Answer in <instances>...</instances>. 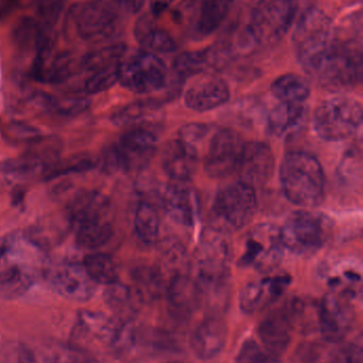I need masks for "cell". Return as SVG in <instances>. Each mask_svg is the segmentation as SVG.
<instances>
[{
	"label": "cell",
	"instance_id": "1",
	"mask_svg": "<svg viewBox=\"0 0 363 363\" xmlns=\"http://www.w3.org/2000/svg\"><path fill=\"white\" fill-rule=\"evenodd\" d=\"M46 250L27 232L0 238V298L12 300L31 289L46 270Z\"/></svg>",
	"mask_w": 363,
	"mask_h": 363
},
{
	"label": "cell",
	"instance_id": "2",
	"mask_svg": "<svg viewBox=\"0 0 363 363\" xmlns=\"http://www.w3.org/2000/svg\"><path fill=\"white\" fill-rule=\"evenodd\" d=\"M362 42L337 34L335 44L305 72L324 89L345 91L362 83Z\"/></svg>",
	"mask_w": 363,
	"mask_h": 363
},
{
	"label": "cell",
	"instance_id": "3",
	"mask_svg": "<svg viewBox=\"0 0 363 363\" xmlns=\"http://www.w3.org/2000/svg\"><path fill=\"white\" fill-rule=\"evenodd\" d=\"M283 194L292 204L315 207L325 196V177L320 162L303 151L289 152L279 169Z\"/></svg>",
	"mask_w": 363,
	"mask_h": 363
},
{
	"label": "cell",
	"instance_id": "4",
	"mask_svg": "<svg viewBox=\"0 0 363 363\" xmlns=\"http://www.w3.org/2000/svg\"><path fill=\"white\" fill-rule=\"evenodd\" d=\"M332 224L330 218L319 211H294L281 228L285 249L298 256H311L330 240Z\"/></svg>",
	"mask_w": 363,
	"mask_h": 363
},
{
	"label": "cell",
	"instance_id": "5",
	"mask_svg": "<svg viewBox=\"0 0 363 363\" xmlns=\"http://www.w3.org/2000/svg\"><path fill=\"white\" fill-rule=\"evenodd\" d=\"M68 25L83 42H109L119 33L121 17L117 8L104 0L80 2L67 14Z\"/></svg>",
	"mask_w": 363,
	"mask_h": 363
},
{
	"label": "cell",
	"instance_id": "6",
	"mask_svg": "<svg viewBox=\"0 0 363 363\" xmlns=\"http://www.w3.org/2000/svg\"><path fill=\"white\" fill-rule=\"evenodd\" d=\"M362 106L349 97H334L322 102L313 114V129L326 142L352 138L362 123Z\"/></svg>",
	"mask_w": 363,
	"mask_h": 363
},
{
	"label": "cell",
	"instance_id": "7",
	"mask_svg": "<svg viewBox=\"0 0 363 363\" xmlns=\"http://www.w3.org/2000/svg\"><path fill=\"white\" fill-rule=\"evenodd\" d=\"M158 140L157 133L151 125L132 128L107 151L104 167L110 172H121L142 169L155 155Z\"/></svg>",
	"mask_w": 363,
	"mask_h": 363
},
{
	"label": "cell",
	"instance_id": "8",
	"mask_svg": "<svg viewBox=\"0 0 363 363\" xmlns=\"http://www.w3.org/2000/svg\"><path fill=\"white\" fill-rule=\"evenodd\" d=\"M296 0H257L249 19V38L261 46L281 42L296 19Z\"/></svg>",
	"mask_w": 363,
	"mask_h": 363
},
{
	"label": "cell",
	"instance_id": "9",
	"mask_svg": "<svg viewBox=\"0 0 363 363\" xmlns=\"http://www.w3.org/2000/svg\"><path fill=\"white\" fill-rule=\"evenodd\" d=\"M336 27L330 17L319 9L311 8L303 13L293 34L298 61L307 68L336 42Z\"/></svg>",
	"mask_w": 363,
	"mask_h": 363
},
{
	"label": "cell",
	"instance_id": "10",
	"mask_svg": "<svg viewBox=\"0 0 363 363\" xmlns=\"http://www.w3.org/2000/svg\"><path fill=\"white\" fill-rule=\"evenodd\" d=\"M258 209L256 189L243 182L230 184L217 192L213 202V225L230 233L251 223Z\"/></svg>",
	"mask_w": 363,
	"mask_h": 363
},
{
	"label": "cell",
	"instance_id": "11",
	"mask_svg": "<svg viewBox=\"0 0 363 363\" xmlns=\"http://www.w3.org/2000/svg\"><path fill=\"white\" fill-rule=\"evenodd\" d=\"M232 241L229 233L210 225L200 235L193 254V277L197 279H219L229 277Z\"/></svg>",
	"mask_w": 363,
	"mask_h": 363
},
{
	"label": "cell",
	"instance_id": "12",
	"mask_svg": "<svg viewBox=\"0 0 363 363\" xmlns=\"http://www.w3.org/2000/svg\"><path fill=\"white\" fill-rule=\"evenodd\" d=\"M283 250L281 228L271 223L258 224L247 234L239 264L258 272H273L283 260Z\"/></svg>",
	"mask_w": 363,
	"mask_h": 363
},
{
	"label": "cell",
	"instance_id": "13",
	"mask_svg": "<svg viewBox=\"0 0 363 363\" xmlns=\"http://www.w3.org/2000/svg\"><path fill=\"white\" fill-rule=\"evenodd\" d=\"M234 0H183L175 9V21L193 38H202L219 29Z\"/></svg>",
	"mask_w": 363,
	"mask_h": 363
},
{
	"label": "cell",
	"instance_id": "14",
	"mask_svg": "<svg viewBox=\"0 0 363 363\" xmlns=\"http://www.w3.org/2000/svg\"><path fill=\"white\" fill-rule=\"evenodd\" d=\"M168 80V68L156 53L141 50L124 57L119 82L136 94H151L163 89Z\"/></svg>",
	"mask_w": 363,
	"mask_h": 363
},
{
	"label": "cell",
	"instance_id": "15",
	"mask_svg": "<svg viewBox=\"0 0 363 363\" xmlns=\"http://www.w3.org/2000/svg\"><path fill=\"white\" fill-rule=\"evenodd\" d=\"M304 302L292 300L272 309L258 325L260 343L281 357L291 345L298 318L304 313Z\"/></svg>",
	"mask_w": 363,
	"mask_h": 363
},
{
	"label": "cell",
	"instance_id": "16",
	"mask_svg": "<svg viewBox=\"0 0 363 363\" xmlns=\"http://www.w3.org/2000/svg\"><path fill=\"white\" fill-rule=\"evenodd\" d=\"M244 140L232 129L215 131L209 140L204 160V168L210 178L223 179L237 172Z\"/></svg>",
	"mask_w": 363,
	"mask_h": 363
},
{
	"label": "cell",
	"instance_id": "17",
	"mask_svg": "<svg viewBox=\"0 0 363 363\" xmlns=\"http://www.w3.org/2000/svg\"><path fill=\"white\" fill-rule=\"evenodd\" d=\"M354 301L345 294L330 290L318 305V322L326 340L340 342L353 330L356 320Z\"/></svg>",
	"mask_w": 363,
	"mask_h": 363
},
{
	"label": "cell",
	"instance_id": "18",
	"mask_svg": "<svg viewBox=\"0 0 363 363\" xmlns=\"http://www.w3.org/2000/svg\"><path fill=\"white\" fill-rule=\"evenodd\" d=\"M50 287L59 296L74 302H87L96 292V284L87 274L83 264L78 262H61L47 266L44 272Z\"/></svg>",
	"mask_w": 363,
	"mask_h": 363
},
{
	"label": "cell",
	"instance_id": "19",
	"mask_svg": "<svg viewBox=\"0 0 363 363\" xmlns=\"http://www.w3.org/2000/svg\"><path fill=\"white\" fill-rule=\"evenodd\" d=\"M78 69L72 53L55 50L48 40L36 49L32 76L36 81L47 84H59L70 79Z\"/></svg>",
	"mask_w": 363,
	"mask_h": 363
},
{
	"label": "cell",
	"instance_id": "20",
	"mask_svg": "<svg viewBox=\"0 0 363 363\" xmlns=\"http://www.w3.org/2000/svg\"><path fill=\"white\" fill-rule=\"evenodd\" d=\"M290 284L291 277L287 274L269 275L251 281L241 291V311L247 315L264 311L285 294Z\"/></svg>",
	"mask_w": 363,
	"mask_h": 363
},
{
	"label": "cell",
	"instance_id": "21",
	"mask_svg": "<svg viewBox=\"0 0 363 363\" xmlns=\"http://www.w3.org/2000/svg\"><path fill=\"white\" fill-rule=\"evenodd\" d=\"M275 157L272 149L261 142L245 143L237 172L241 182L256 189L272 179Z\"/></svg>",
	"mask_w": 363,
	"mask_h": 363
},
{
	"label": "cell",
	"instance_id": "22",
	"mask_svg": "<svg viewBox=\"0 0 363 363\" xmlns=\"http://www.w3.org/2000/svg\"><path fill=\"white\" fill-rule=\"evenodd\" d=\"M162 203L175 223L187 228L194 226L200 213V199L189 182L172 181L163 191Z\"/></svg>",
	"mask_w": 363,
	"mask_h": 363
},
{
	"label": "cell",
	"instance_id": "23",
	"mask_svg": "<svg viewBox=\"0 0 363 363\" xmlns=\"http://www.w3.org/2000/svg\"><path fill=\"white\" fill-rule=\"evenodd\" d=\"M227 337L225 320L219 313H210L192 330L190 347L200 359H213L223 351Z\"/></svg>",
	"mask_w": 363,
	"mask_h": 363
},
{
	"label": "cell",
	"instance_id": "24",
	"mask_svg": "<svg viewBox=\"0 0 363 363\" xmlns=\"http://www.w3.org/2000/svg\"><path fill=\"white\" fill-rule=\"evenodd\" d=\"M111 203L106 194L96 190L79 192L70 200L66 219L72 230L87 224L110 222Z\"/></svg>",
	"mask_w": 363,
	"mask_h": 363
},
{
	"label": "cell",
	"instance_id": "25",
	"mask_svg": "<svg viewBox=\"0 0 363 363\" xmlns=\"http://www.w3.org/2000/svg\"><path fill=\"white\" fill-rule=\"evenodd\" d=\"M16 363H102L74 343L53 342L40 347H17Z\"/></svg>",
	"mask_w": 363,
	"mask_h": 363
},
{
	"label": "cell",
	"instance_id": "26",
	"mask_svg": "<svg viewBox=\"0 0 363 363\" xmlns=\"http://www.w3.org/2000/svg\"><path fill=\"white\" fill-rule=\"evenodd\" d=\"M230 91L227 83L219 77H200L185 91L188 108L196 112H208L223 106L229 100Z\"/></svg>",
	"mask_w": 363,
	"mask_h": 363
},
{
	"label": "cell",
	"instance_id": "27",
	"mask_svg": "<svg viewBox=\"0 0 363 363\" xmlns=\"http://www.w3.org/2000/svg\"><path fill=\"white\" fill-rule=\"evenodd\" d=\"M50 166V163L34 151H30L18 159L0 162V191L19 188L23 182L44 179Z\"/></svg>",
	"mask_w": 363,
	"mask_h": 363
},
{
	"label": "cell",
	"instance_id": "28",
	"mask_svg": "<svg viewBox=\"0 0 363 363\" xmlns=\"http://www.w3.org/2000/svg\"><path fill=\"white\" fill-rule=\"evenodd\" d=\"M230 51L226 46H213L206 50L183 52L175 59L173 69L180 79L200 76L207 70L219 69L227 62Z\"/></svg>",
	"mask_w": 363,
	"mask_h": 363
},
{
	"label": "cell",
	"instance_id": "29",
	"mask_svg": "<svg viewBox=\"0 0 363 363\" xmlns=\"http://www.w3.org/2000/svg\"><path fill=\"white\" fill-rule=\"evenodd\" d=\"M200 164V152L180 140L166 146L162 157L164 172L175 182H190L195 176Z\"/></svg>",
	"mask_w": 363,
	"mask_h": 363
},
{
	"label": "cell",
	"instance_id": "30",
	"mask_svg": "<svg viewBox=\"0 0 363 363\" xmlns=\"http://www.w3.org/2000/svg\"><path fill=\"white\" fill-rule=\"evenodd\" d=\"M166 294L168 306L177 317H189L202 306L200 289L189 273H180L170 277L166 285Z\"/></svg>",
	"mask_w": 363,
	"mask_h": 363
},
{
	"label": "cell",
	"instance_id": "31",
	"mask_svg": "<svg viewBox=\"0 0 363 363\" xmlns=\"http://www.w3.org/2000/svg\"><path fill=\"white\" fill-rule=\"evenodd\" d=\"M134 35L143 50L153 53L174 52L178 46L176 40L153 21L151 15H143L136 21Z\"/></svg>",
	"mask_w": 363,
	"mask_h": 363
},
{
	"label": "cell",
	"instance_id": "32",
	"mask_svg": "<svg viewBox=\"0 0 363 363\" xmlns=\"http://www.w3.org/2000/svg\"><path fill=\"white\" fill-rule=\"evenodd\" d=\"M306 117L305 104L281 102L269 114V130L276 138H287L300 129Z\"/></svg>",
	"mask_w": 363,
	"mask_h": 363
},
{
	"label": "cell",
	"instance_id": "33",
	"mask_svg": "<svg viewBox=\"0 0 363 363\" xmlns=\"http://www.w3.org/2000/svg\"><path fill=\"white\" fill-rule=\"evenodd\" d=\"M134 287L132 289L140 298L141 302H151L157 300L166 292V285L164 274L155 267H140L132 273Z\"/></svg>",
	"mask_w": 363,
	"mask_h": 363
},
{
	"label": "cell",
	"instance_id": "34",
	"mask_svg": "<svg viewBox=\"0 0 363 363\" xmlns=\"http://www.w3.org/2000/svg\"><path fill=\"white\" fill-rule=\"evenodd\" d=\"M104 298L111 308L115 311V315L124 319H134L139 307L142 304L132 287L124 285L119 281L107 286Z\"/></svg>",
	"mask_w": 363,
	"mask_h": 363
},
{
	"label": "cell",
	"instance_id": "35",
	"mask_svg": "<svg viewBox=\"0 0 363 363\" xmlns=\"http://www.w3.org/2000/svg\"><path fill=\"white\" fill-rule=\"evenodd\" d=\"M271 91L281 102L304 104L310 96V84L304 77L296 74H283L273 82Z\"/></svg>",
	"mask_w": 363,
	"mask_h": 363
},
{
	"label": "cell",
	"instance_id": "36",
	"mask_svg": "<svg viewBox=\"0 0 363 363\" xmlns=\"http://www.w3.org/2000/svg\"><path fill=\"white\" fill-rule=\"evenodd\" d=\"M82 264L96 285L110 286L119 281L117 264L108 254H89L85 256Z\"/></svg>",
	"mask_w": 363,
	"mask_h": 363
},
{
	"label": "cell",
	"instance_id": "37",
	"mask_svg": "<svg viewBox=\"0 0 363 363\" xmlns=\"http://www.w3.org/2000/svg\"><path fill=\"white\" fill-rule=\"evenodd\" d=\"M159 228V216L156 207L148 201H141L134 216V228L139 238L146 245H153L157 241Z\"/></svg>",
	"mask_w": 363,
	"mask_h": 363
},
{
	"label": "cell",
	"instance_id": "38",
	"mask_svg": "<svg viewBox=\"0 0 363 363\" xmlns=\"http://www.w3.org/2000/svg\"><path fill=\"white\" fill-rule=\"evenodd\" d=\"M156 104L151 101H138L127 104L113 114L112 121L119 127H144L149 125L147 121L155 113Z\"/></svg>",
	"mask_w": 363,
	"mask_h": 363
},
{
	"label": "cell",
	"instance_id": "39",
	"mask_svg": "<svg viewBox=\"0 0 363 363\" xmlns=\"http://www.w3.org/2000/svg\"><path fill=\"white\" fill-rule=\"evenodd\" d=\"M34 102L45 110L61 116H74L85 112L89 108V100L80 97L55 98L40 94L34 96Z\"/></svg>",
	"mask_w": 363,
	"mask_h": 363
},
{
	"label": "cell",
	"instance_id": "40",
	"mask_svg": "<svg viewBox=\"0 0 363 363\" xmlns=\"http://www.w3.org/2000/svg\"><path fill=\"white\" fill-rule=\"evenodd\" d=\"M76 242L82 249L95 250L106 245L113 235L111 222L87 224L75 228Z\"/></svg>",
	"mask_w": 363,
	"mask_h": 363
},
{
	"label": "cell",
	"instance_id": "41",
	"mask_svg": "<svg viewBox=\"0 0 363 363\" xmlns=\"http://www.w3.org/2000/svg\"><path fill=\"white\" fill-rule=\"evenodd\" d=\"M96 161L87 155H78L64 161H55L49 167L48 172L45 174L44 180L59 178L70 174H80V172H89L95 167Z\"/></svg>",
	"mask_w": 363,
	"mask_h": 363
},
{
	"label": "cell",
	"instance_id": "42",
	"mask_svg": "<svg viewBox=\"0 0 363 363\" xmlns=\"http://www.w3.org/2000/svg\"><path fill=\"white\" fill-rule=\"evenodd\" d=\"M1 134L6 140L15 144H36L42 140V133L33 125L23 121H9L1 128Z\"/></svg>",
	"mask_w": 363,
	"mask_h": 363
},
{
	"label": "cell",
	"instance_id": "43",
	"mask_svg": "<svg viewBox=\"0 0 363 363\" xmlns=\"http://www.w3.org/2000/svg\"><path fill=\"white\" fill-rule=\"evenodd\" d=\"M234 363H281L279 356L264 347L255 339H247L242 343Z\"/></svg>",
	"mask_w": 363,
	"mask_h": 363
},
{
	"label": "cell",
	"instance_id": "44",
	"mask_svg": "<svg viewBox=\"0 0 363 363\" xmlns=\"http://www.w3.org/2000/svg\"><path fill=\"white\" fill-rule=\"evenodd\" d=\"M162 259L168 270L174 272L173 277L180 273H187L183 267L188 266L185 247L177 240H166L162 247Z\"/></svg>",
	"mask_w": 363,
	"mask_h": 363
},
{
	"label": "cell",
	"instance_id": "45",
	"mask_svg": "<svg viewBox=\"0 0 363 363\" xmlns=\"http://www.w3.org/2000/svg\"><path fill=\"white\" fill-rule=\"evenodd\" d=\"M339 174L347 183L362 181V155L357 149H350L345 152L339 167Z\"/></svg>",
	"mask_w": 363,
	"mask_h": 363
},
{
	"label": "cell",
	"instance_id": "46",
	"mask_svg": "<svg viewBox=\"0 0 363 363\" xmlns=\"http://www.w3.org/2000/svg\"><path fill=\"white\" fill-rule=\"evenodd\" d=\"M68 0H34L36 14L47 27L55 25Z\"/></svg>",
	"mask_w": 363,
	"mask_h": 363
},
{
	"label": "cell",
	"instance_id": "47",
	"mask_svg": "<svg viewBox=\"0 0 363 363\" xmlns=\"http://www.w3.org/2000/svg\"><path fill=\"white\" fill-rule=\"evenodd\" d=\"M212 127L207 123H192L183 125L179 131V140L200 152V146H202L207 138L210 135Z\"/></svg>",
	"mask_w": 363,
	"mask_h": 363
},
{
	"label": "cell",
	"instance_id": "48",
	"mask_svg": "<svg viewBox=\"0 0 363 363\" xmlns=\"http://www.w3.org/2000/svg\"><path fill=\"white\" fill-rule=\"evenodd\" d=\"M325 363H363L362 345L349 343L335 351Z\"/></svg>",
	"mask_w": 363,
	"mask_h": 363
},
{
	"label": "cell",
	"instance_id": "49",
	"mask_svg": "<svg viewBox=\"0 0 363 363\" xmlns=\"http://www.w3.org/2000/svg\"><path fill=\"white\" fill-rule=\"evenodd\" d=\"M175 0H151V12L153 16H159Z\"/></svg>",
	"mask_w": 363,
	"mask_h": 363
},
{
	"label": "cell",
	"instance_id": "50",
	"mask_svg": "<svg viewBox=\"0 0 363 363\" xmlns=\"http://www.w3.org/2000/svg\"><path fill=\"white\" fill-rule=\"evenodd\" d=\"M147 0H123L124 6L129 12L138 13L142 10Z\"/></svg>",
	"mask_w": 363,
	"mask_h": 363
},
{
	"label": "cell",
	"instance_id": "51",
	"mask_svg": "<svg viewBox=\"0 0 363 363\" xmlns=\"http://www.w3.org/2000/svg\"><path fill=\"white\" fill-rule=\"evenodd\" d=\"M168 363H180V362H168Z\"/></svg>",
	"mask_w": 363,
	"mask_h": 363
}]
</instances>
